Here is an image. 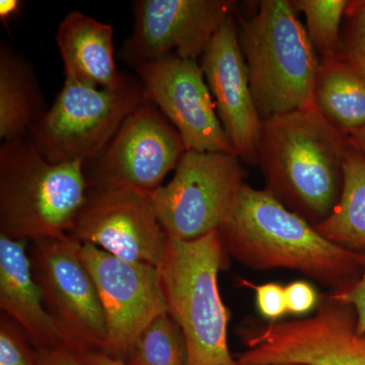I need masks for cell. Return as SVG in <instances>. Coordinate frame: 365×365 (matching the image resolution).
Instances as JSON below:
<instances>
[{
  "label": "cell",
  "mask_w": 365,
  "mask_h": 365,
  "mask_svg": "<svg viewBox=\"0 0 365 365\" xmlns=\"http://www.w3.org/2000/svg\"><path fill=\"white\" fill-rule=\"evenodd\" d=\"M227 255L246 267L297 271L340 292L361 274V252L338 246L265 189L246 182L218 228Z\"/></svg>",
  "instance_id": "1"
},
{
  "label": "cell",
  "mask_w": 365,
  "mask_h": 365,
  "mask_svg": "<svg viewBox=\"0 0 365 365\" xmlns=\"http://www.w3.org/2000/svg\"><path fill=\"white\" fill-rule=\"evenodd\" d=\"M349 148L316 107L297 110L263 120L256 165L266 191L316 227L339 201Z\"/></svg>",
  "instance_id": "2"
},
{
  "label": "cell",
  "mask_w": 365,
  "mask_h": 365,
  "mask_svg": "<svg viewBox=\"0 0 365 365\" xmlns=\"http://www.w3.org/2000/svg\"><path fill=\"white\" fill-rule=\"evenodd\" d=\"M88 195L85 163H52L28 134L0 148V235L33 242L71 234Z\"/></svg>",
  "instance_id": "3"
},
{
  "label": "cell",
  "mask_w": 365,
  "mask_h": 365,
  "mask_svg": "<svg viewBox=\"0 0 365 365\" xmlns=\"http://www.w3.org/2000/svg\"><path fill=\"white\" fill-rule=\"evenodd\" d=\"M227 256L217 230L192 241L167 237L158 269L168 313L186 341L188 365H239L228 346L230 314L218 285Z\"/></svg>",
  "instance_id": "4"
},
{
  "label": "cell",
  "mask_w": 365,
  "mask_h": 365,
  "mask_svg": "<svg viewBox=\"0 0 365 365\" xmlns=\"http://www.w3.org/2000/svg\"><path fill=\"white\" fill-rule=\"evenodd\" d=\"M251 19L239 18V40L262 120L314 107L319 61L288 0H262Z\"/></svg>",
  "instance_id": "5"
},
{
  "label": "cell",
  "mask_w": 365,
  "mask_h": 365,
  "mask_svg": "<svg viewBox=\"0 0 365 365\" xmlns=\"http://www.w3.org/2000/svg\"><path fill=\"white\" fill-rule=\"evenodd\" d=\"M140 81L125 74L112 88H91L66 79L49 110L33 124L28 135L52 163L93 162L121 125L146 100Z\"/></svg>",
  "instance_id": "6"
},
{
  "label": "cell",
  "mask_w": 365,
  "mask_h": 365,
  "mask_svg": "<svg viewBox=\"0 0 365 365\" xmlns=\"http://www.w3.org/2000/svg\"><path fill=\"white\" fill-rule=\"evenodd\" d=\"M240 362L260 365H365V333L351 306L322 294L306 318L259 324L242 331Z\"/></svg>",
  "instance_id": "7"
},
{
  "label": "cell",
  "mask_w": 365,
  "mask_h": 365,
  "mask_svg": "<svg viewBox=\"0 0 365 365\" xmlns=\"http://www.w3.org/2000/svg\"><path fill=\"white\" fill-rule=\"evenodd\" d=\"M244 182L237 155L190 150L151 199L168 237L192 241L218 230Z\"/></svg>",
  "instance_id": "8"
},
{
  "label": "cell",
  "mask_w": 365,
  "mask_h": 365,
  "mask_svg": "<svg viewBox=\"0 0 365 365\" xmlns=\"http://www.w3.org/2000/svg\"><path fill=\"white\" fill-rule=\"evenodd\" d=\"M34 276L46 309L76 351L103 350L107 323L97 287L81 254L83 244L71 235L32 242Z\"/></svg>",
  "instance_id": "9"
},
{
  "label": "cell",
  "mask_w": 365,
  "mask_h": 365,
  "mask_svg": "<svg viewBox=\"0 0 365 365\" xmlns=\"http://www.w3.org/2000/svg\"><path fill=\"white\" fill-rule=\"evenodd\" d=\"M185 153L179 132L146 98L100 157L85 165L88 189L129 188L153 194Z\"/></svg>",
  "instance_id": "10"
},
{
  "label": "cell",
  "mask_w": 365,
  "mask_h": 365,
  "mask_svg": "<svg viewBox=\"0 0 365 365\" xmlns=\"http://www.w3.org/2000/svg\"><path fill=\"white\" fill-rule=\"evenodd\" d=\"M81 254L107 323V340L101 351L125 361L144 329L168 313L160 271L150 264L122 260L90 244H83Z\"/></svg>",
  "instance_id": "11"
},
{
  "label": "cell",
  "mask_w": 365,
  "mask_h": 365,
  "mask_svg": "<svg viewBox=\"0 0 365 365\" xmlns=\"http://www.w3.org/2000/svg\"><path fill=\"white\" fill-rule=\"evenodd\" d=\"M232 14L237 2L230 0H139L122 56L133 67L168 56L198 61Z\"/></svg>",
  "instance_id": "12"
},
{
  "label": "cell",
  "mask_w": 365,
  "mask_h": 365,
  "mask_svg": "<svg viewBox=\"0 0 365 365\" xmlns=\"http://www.w3.org/2000/svg\"><path fill=\"white\" fill-rule=\"evenodd\" d=\"M69 235L122 260L155 267L163 260L168 237L151 194L129 188L88 189Z\"/></svg>",
  "instance_id": "13"
},
{
  "label": "cell",
  "mask_w": 365,
  "mask_h": 365,
  "mask_svg": "<svg viewBox=\"0 0 365 365\" xmlns=\"http://www.w3.org/2000/svg\"><path fill=\"white\" fill-rule=\"evenodd\" d=\"M146 97L179 132L186 151L237 155L216 116V106L196 60L177 56L134 67Z\"/></svg>",
  "instance_id": "14"
},
{
  "label": "cell",
  "mask_w": 365,
  "mask_h": 365,
  "mask_svg": "<svg viewBox=\"0 0 365 365\" xmlns=\"http://www.w3.org/2000/svg\"><path fill=\"white\" fill-rule=\"evenodd\" d=\"M235 16H228L213 36L200 66L237 157L256 165L263 120L252 95Z\"/></svg>",
  "instance_id": "15"
},
{
  "label": "cell",
  "mask_w": 365,
  "mask_h": 365,
  "mask_svg": "<svg viewBox=\"0 0 365 365\" xmlns=\"http://www.w3.org/2000/svg\"><path fill=\"white\" fill-rule=\"evenodd\" d=\"M28 241L0 235V307L25 331L36 349L67 346L46 309L42 292L26 253Z\"/></svg>",
  "instance_id": "16"
},
{
  "label": "cell",
  "mask_w": 365,
  "mask_h": 365,
  "mask_svg": "<svg viewBox=\"0 0 365 365\" xmlns=\"http://www.w3.org/2000/svg\"><path fill=\"white\" fill-rule=\"evenodd\" d=\"M114 29L91 16L71 11L60 23L56 43L63 60L66 79L97 88L122 83L114 58Z\"/></svg>",
  "instance_id": "17"
},
{
  "label": "cell",
  "mask_w": 365,
  "mask_h": 365,
  "mask_svg": "<svg viewBox=\"0 0 365 365\" xmlns=\"http://www.w3.org/2000/svg\"><path fill=\"white\" fill-rule=\"evenodd\" d=\"M314 103L322 117L346 137L365 127V81L338 55L319 61Z\"/></svg>",
  "instance_id": "18"
},
{
  "label": "cell",
  "mask_w": 365,
  "mask_h": 365,
  "mask_svg": "<svg viewBox=\"0 0 365 365\" xmlns=\"http://www.w3.org/2000/svg\"><path fill=\"white\" fill-rule=\"evenodd\" d=\"M45 112L37 78L20 54L0 47V138L26 135Z\"/></svg>",
  "instance_id": "19"
},
{
  "label": "cell",
  "mask_w": 365,
  "mask_h": 365,
  "mask_svg": "<svg viewBox=\"0 0 365 365\" xmlns=\"http://www.w3.org/2000/svg\"><path fill=\"white\" fill-rule=\"evenodd\" d=\"M314 227L338 246L351 251L365 250V160L351 145L345 158L339 201Z\"/></svg>",
  "instance_id": "20"
},
{
  "label": "cell",
  "mask_w": 365,
  "mask_h": 365,
  "mask_svg": "<svg viewBox=\"0 0 365 365\" xmlns=\"http://www.w3.org/2000/svg\"><path fill=\"white\" fill-rule=\"evenodd\" d=\"M129 365H188L187 346L179 325L169 313L146 327L125 360Z\"/></svg>",
  "instance_id": "21"
},
{
  "label": "cell",
  "mask_w": 365,
  "mask_h": 365,
  "mask_svg": "<svg viewBox=\"0 0 365 365\" xmlns=\"http://www.w3.org/2000/svg\"><path fill=\"white\" fill-rule=\"evenodd\" d=\"M295 13L300 11L307 20V33L312 45L323 58L337 56L341 24L349 1L346 0H292Z\"/></svg>",
  "instance_id": "22"
},
{
  "label": "cell",
  "mask_w": 365,
  "mask_h": 365,
  "mask_svg": "<svg viewBox=\"0 0 365 365\" xmlns=\"http://www.w3.org/2000/svg\"><path fill=\"white\" fill-rule=\"evenodd\" d=\"M338 56L365 81V1L349 2Z\"/></svg>",
  "instance_id": "23"
},
{
  "label": "cell",
  "mask_w": 365,
  "mask_h": 365,
  "mask_svg": "<svg viewBox=\"0 0 365 365\" xmlns=\"http://www.w3.org/2000/svg\"><path fill=\"white\" fill-rule=\"evenodd\" d=\"M25 331L6 314L0 319V365H38L37 351ZM34 346V345H33Z\"/></svg>",
  "instance_id": "24"
},
{
  "label": "cell",
  "mask_w": 365,
  "mask_h": 365,
  "mask_svg": "<svg viewBox=\"0 0 365 365\" xmlns=\"http://www.w3.org/2000/svg\"><path fill=\"white\" fill-rule=\"evenodd\" d=\"M245 284L254 290L257 309L268 323L281 321L288 314L285 287L274 282L256 285L249 281H245Z\"/></svg>",
  "instance_id": "25"
},
{
  "label": "cell",
  "mask_w": 365,
  "mask_h": 365,
  "mask_svg": "<svg viewBox=\"0 0 365 365\" xmlns=\"http://www.w3.org/2000/svg\"><path fill=\"white\" fill-rule=\"evenodd\" d=\"M285 297L288 314L304 316L317 309L321 295L311 283L297 280L285 287Z\"/></svg>",
  "instance_id": "26"
},
{
  "label": "cell",
  "mask_w": 365,
  "mask_h": 365,
  "mask_svg": "<svg viewBox=\"0 0 365 365\" xmlns=\"http://www.w3.org/2000/svg\"><path fill=\"white\" fill-rule=\"evenodd\" d=\"M361 252V274L352 285L340 292H330L335 299L349 304L356 317L357 333H365V250Z\"/></svg>",
  "instance_id": "27"
},
{
  "label": "cell",
  "mask_w": 365,
  "mask_h": 365,
  "mask_svg": "<svg viewBox=\"0 0 365 365\" xmlns=\"http://www.w3.org/2000/svg\"><path fill=\"white\" fill-rule=\"evenodd\" d=\"M38 365H86L81 353L68 346L36 349Z\"/></svg>",
  "instance_id": "28"
},
{
  "label": "cell",
  "mask_w": 365,
  "mask_h": 365,
  "mask_svg": "<svg viewBox=\"0 0 365 365\" xmlns=\"http://www.w3.org/2000/svg\"><path fill=\"white\" fill-rule=\"evenodd\" d=\"M79 353L86 365H129L124 360L118 359L101 350H86Z\"/></svg>",
  "instance_id": "29"
},
{
  "label": "cell",
  "mask_w": 365,
  "mask_h": 365,
  "mask_svg": "<svg viewBox=\"0 0 365 365\" xmlns=\"http://www.w3.org/2000/svg\"><path fill=\"white\" fill-rule=\"evenodd\" d=\"M21 2L18 0H1L0 1V18L2 21L11 20L20 13Z\"/></svg>",
  "instance_id": "30"
},
{
  "label": "cell",
  "mask_w": 365,
  "mask_h": 365,
  "mask_svg": "<svg viewBox=\"0 0 365 365\" xmlns=\"http://www.w3.org/2000/svg\"><path fill=\"white\" fill-rule=\"evenodd\" d=\"M350 145L355 148L365 160V127L354 131L348 136Z\"/></svg>",
  "instance_id": "31"
},
{
  "label": "cell",
  "mask_w": 365,
  "mask_h": 365,
  "mask_svg": "<svg viewBox=\"0 0 365 365\" xmlns=\"http://www.w3.org/2000/svg\"><path fill=\"white\" fill-rule=\"evenodd\" d=\"M239 361V360H237ZM239 365H260V364H247V362H240ZM273 365H288V364H273Z\"/></svg>",
  "instance_id": "32"
}]
</instances>
